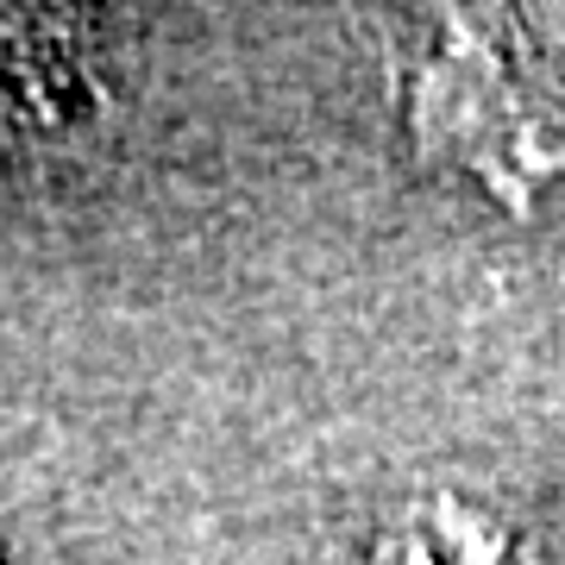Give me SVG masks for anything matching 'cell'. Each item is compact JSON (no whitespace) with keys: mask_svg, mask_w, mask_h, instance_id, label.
<instances>
[{"mask_svg":"<svg viewBox=\"0 0 565 565\" xmlns=\"http://www.w3.org/2000/svg\"><path fill=\"white\" fill-rule=\"evenodd\" d=\"M403 120L427 158L503 207L565 221V102L534 88L503 32L446 13L403 57Z\"/></svg>","mask_w":565,"mask_h":565,"instance_id":"6da1fadb","label":"cell"},{"mask_svg":"<svg viewBox=\"0 0 565 565\" xmlns=\"http://www.w3.org/2000/svg\"><path fill=\"white\" fill-rule=\"evenodd\" d=\"M364 565H527L522 534L459 490H422L377 522Z\"/></svg>","mask_w":565,"mask_h":565,"instance_id":"3957f363","label":"cell"},{"mask_svg":"<svg viewBox=\"0 0 565 565\" xmlns=\"http://www.w3.org/2000/svg\"><path fill=\"white\" fill-rule=\"evenodd\" d=\"M107 114L95 20L0 7V145L57 151Z\"/></svg>","mask_w":565,"mask_h":565,"instance_id":"7a4b0ae2","label":"cell"}]
</instances>
